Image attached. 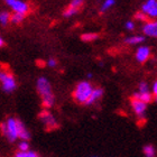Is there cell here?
Segmentation results:
<instances>
[{
  "label": "cell",
  "instance_id": "6da1fadb",
  "mask_svg": "<svg viewBox=\"0 0 157 157\" xmlns=\"http://www.w3.org/2000/svg\"><path fill=\"white\" fill-rule=\"evenodd\" d=\"M37 91H38L40 98H42V103L43 107L47 110V109L52 108L54 105V94H53L52 91V86H51V83L46 78L42 76L37 80Z\"/></svg>",
  "mask_w": 157,
  "mask_h": 157
},
{
  "label": "cell",
  "instance_id": "4fadbf2b",
  "mask_svg": "<svg viewBox=\"0 0 157 157\" xmlns=\"http://www.w3.org/2000/svg\"><path fill=\"white\" fill-rule=\"evenodd\" d=\"M131 98L136 99V100H139V101L144 102V103L147 105V103H149V102H151L153 100H154V95H153V93H151V92H148V93H139V92H135Z\"/></svg>",
  "mask_w": 157,
  "mask_h": 157
},
{
  "label": "cell",
  "instance_id": "30bf717a",
  "mask_svg": "<svg viewBox=\"0 0 157 157\" xmlns=\"http://www.w3.org/2000/svg\"><path fill=\"white\" fill-rule=\"evenodd\" d=\"M143 33L145 36L157 38V19L146 21L143 25Z\"/></svg>",
  "mask_w": 157,
  "mask_h": 157
},
{
  "label": "cell",
  "instance_id": "4316f807",
  "mask_svg": "<svg viewBox=\"0 0 157 157\" xmlns=\"http://www.w3.org/2000/svg\"><path fill=\"white\" fill-rule=\"evenodd\" d=\"M153 95H157V81H155L153 84Z\"/></svg>",
  "mask_w": 157,
  "mask_h": 157
},
{
  "label": "cell",
  "instance_id": "8992f818",
  "mask_svg": "<svg viewBox=\"0 0 157 157\" xmlns=\"http://www.w3.org/2000/svg\"><path fill=\"white\" fill-rule=\"evenodd\" d=\"M141 13H144L149 20L157 19V0H148L141 5Z\"/></svg>",
  "mask_w": 157,
  "mask_h": 157
},
{
  "label": "cell",
  "instance_id": "9a60e30c",
  "mask_svg": "<svg viewBox=\"0 0 157 157\" xmlns=\"http://www.w3.org/2000/svg\"><path fill=\"white\" fill-rule=\"evenodd\" d=\"M144 40L145 36H143V35H135V36L127 37L124 39V43L128 44V45H138V44H141Z\"/></svg>",
  "mask_w": 157,
  "mask_h": 157
},
{
  "label": "cell",
  "instance_id": "52a82bcc",
  "mask_svg": "<svg viewBox=\"0 0 157 157\" xmlns=\"http://www.w3.org/2000/svg\"><path fill=\"white\" fill-rule=\"evenodd\" d=\"M6 2L8 3V6L16 13H21V15L26 16L28 11H29V6L26 2H24V1H20V0H7Z\"/></svg>",
  "mask_w": 157,
  "mask_h": 157
},
{
  "label": "cell",
  "instance_id": "83f0119b",
  "mask_svg": "<svg viewBox=\"0 0 157 157\" xmlns=\"http://www.w3.org/2000/svg\"><path fill=\"white\" fill-rule=\"evenodd\" d=\"M2 45H3V39L1 38V37H0V47H1Z\"/></svg>",
  "mask_w": 157,
  "mask_h": 157
},
{
  "label": "cell",
  "instance_id": "d4e9b609",
  "mask_svg": "<svg viewBox=\"0 0 157 157\" xmlns=\"http://www.w3.org/2000/svg\"><path fill=\"white\" fill-rule=\"evenodd\" d=\"M124 27H126V29L127 30H134L135 23L132 21V20H128V21H126V24H124Z\"/></svg>",
  "mask_w": 157,
  "mask_h": 157
},
{
  "label": "cell",
  "instance_id": "2e32d148",
  "mask_svg": "<svg viewBox=\"0 0 157 157\" xmlns=\"http://www.w3.org/2000/svg\"><path fill=\"white\" fill-rule=\"evenodd\" d=\"M100 35L97 33H85L81 35V39L83 42H93L95 39H98Z\"/></svg>",
  "mask_w": 157,
  "mask_h": 157
},
{
  "label": "cell",
  "instance_id": "f546056e",
  "mask_svg": "<svg viewBox=\"0 0 157 157\" xmlns=\"http://www.w3.org/2000/svg\"><path fill=\"white\" fill-rule=\"evenodd\" d=\"M88 78H92V73H89V74H88Z\"/></svg>",
  "mask_w": 157,
  "mask_h": 157
},
{
  "label": "cell",
  "instance_id": "e0dca14e",
  "mask_svg": "<svg viewBox=\"0 0 157 157\" xmlns=\"http://www.w3.org/2000/svg\"><path fill=\"white\" fill-rule=\"evenodd\" d=\"M115 3H116V1H113V0H105V2L101 5V7H100V13H105V11L110 9L112 6H115Z\"/></svg>",
  "mask_w": 157,
  "mask_h": 157
},
{
  "label": "cell",
  "instance_id": "484cf974",
  "mask_svg": "<svg viewBox=\"0 0 157 157\" xmlns=\"http://www.w3.org/2000/svg\"><path fill=\"white\" fill-rule=\"evenodd\" d=\"M47 65H48L49 67H55V66L57 65V61H56L55 59H49L48 61H47Z\"/></svg>",
  "mask_w": 157,
  "mask_h": 157
},
{
  "label": "cell",
  "instance_id": "7c38bea8",
  "mask_svg": "<svg viewBox=\"0 0 157 157\" xmlns=\"http://www.w3.org/2000/svg\"><path fill=\"white\" fill-rule=\"evenodd\" d=\"M103 93H105V91H103V89L102 88H94L93 89V91H92L91 95H90V98H89V100L86 101L85 105H93V103H95L98 100H100V99L102 98Z\"/></svg>",
  "mask_w": 157,
  "mask_h": 157
},
{
  "label": "cell",
  "instance_id": "3957f363",
  "mask_svg": "<svg viewBox=\"0 0 157 157\" xmlns=\"http://www.w3.org/2000/svg\"><path fill=\"white\" fill-rule=\"evenodd\" d=\"M2 134L9 141H15L18 138V119L9 118L5 124H1Z\"/></svg>",
  "mask_w": 157,
  "mask_h": 157
},
{
  "label": "cell",
  "instance_id": "f1b7e54d",
  "mask_svg": "<svg viewBox=\"0 0 157 157\" xmlns=\"http://www.w3.org/2000/svg\"><path fill=\"white\" fill-rule=\"evenodd\" d=\"M154 101L157 102V95H154Z\"/></svg>",
  "mask_w": 157,
  "mask_h": 157
},
{
  "label": "cell",
  "instance_id": "d6986e66",
  "mask_svg": "<svg viewBox=\"0 0 157 157\" xmlns=\"http://www.w3.org/2000/svg\"><path fill=\"white\" fill-rule=\"evenodd\" d=\"M143 151H144V155L146 157H155V154H156L154 146H151V145H146Z\"/></svg>",
  "mask_w": 157,
  "mask_h": 157
},
{
  "label": "cell",
  "instance_id": "8fae6325",
  "mask_svg": "<svg viewBox=\"0 0 157 157\" xmlns=\"http://www.w3.org/2000/svg\"><path fill=\"white\" fill-rule=\"evenodd\" d=\"M151 48L148 46H139L136 51V59L139 63H145L151 56Z\"/></svg>",
  "mask_w": 157,
  "mask_h": 157
},
{
  "label": "cell",
  "instance_id": "7a4b0ae2",
  "mask_svg": "<svg viewBox=\"0 0 157 157\" xmlns=\"http://www.w3.org/2000/svg\"><path fill=\"white\" fill-rule=\"evenodd\" d=\"M93 86L90 82L88 81H82L80 82L75 86L74 91H73V98L78 103H82L85 105L86 101L89 100L90 95H91L92 91H93Z\"/></svg>",
  "mask_w": 157,
  "mask_h": 157
},
{
  "label": "cell",
  "instance_id": "44dd1931",
  "mask_svg": "<svg viewBox=\"0 0 157 157\" xmlns=\"http://www.w3.org/2000/svg\"><path fill=\"white\" fill-rule=\"evenodd\" d=\"M137 92H139V93H148L149 92V85L146 82H140Z\"/></svg>",
  "mask_w": 157,
  "mask_h": 157
},
{
  "label": "cell",
  "instance_id": "ac0fdd59",
  "mask_svg": "<svg viewBox=\"0 0 157 157\" xmlns=\"http://www.w3.org/2000/svg\"><path fill=\"white\" fill-rule=\"evenodd\" d=\"M24 19H25V15H21V13H13V15H10V21L13 24H20Z\"/></svg>",
  "mask_w": 157,
  "mask_h": 157
},
{
  "label": "cell",
  "instance_id": "cb8c5ba5",
  "mask_svg": "<svg viewBox=\"0 0 157 157\" xmlns=\"http://www.w3.org/2000/svg\"><path fill=\"white\" fill-rule=\"evenodd\" d=\"M15 157H38V155L34 151H26V153H23V151H18Z\"/></svg>",
  "mask_w": 157,
  "mask_h": 157
},
{
  "label": "cell",
  "instance_id": "7402d4cb",
  "mask_svg": "<svg viewBox=\"0 0 157 157\" xmlns=\"http://www.w3.org/2000/svg\"><path fill=\"white\" fill-rule=\"evenodd\" d=\"M135 19L136 20H139V21H144V24L146 23V21H148V18H147V16L145 15L144 13H141V11H137V13H135Z\"/></svg>",
  "mask_w": 157,
  "mask_h": 157
},
{
  "label": "cell",
  "instance_id": "5b68a950",
  "mask_svg": "<svg viewBox=\"0 0 157 157\" xmlns=\"http://www.w3.org/2000/svg\"><path fill=\"white\" fill-rule=\"evenodd\" d=\"M0 82L2 84V89L6 92H13L16 89V80L9 72L0 71Z\"/></svg>",
  "mask_w": 157,
  "mask_h": 157
},
{
  "label": "cell",
  "instance_id": "ba28073f",
  "mask_svg": "<svg viewBox=\"0 0 157 157\" xmlns=\"http://www.w3.org/2000/svg\"><path fill=\"white\" fill-rule=\"evenodd\" d=\"M82 6H83V1H82V0H73V1L70 2L69 6L64 9L63 16L66 17V18H70V17L74 16V15L80 13Z\"/></svg>",
  "mask_w": 157,
  "mask_h": 157
},
{
  "label": "cell",
  "instance_id": "277c9868",
  "mask_svg": "<svg viewBox=\"0 0 157 157\" xmlns=\"http://www.w3.org/2000/svg\"><path fill=\"white\" fill-rule=\"evenodd\" d=\"M38 117H39V119H40V121L44 124V126H45V128L47 130H55V129H57V128L59 127V122L56 121L55 117H54L48 110H46V109L43 110V111H40Z\"/></svg>",
  "mask_w": 157,
  "mask_h": 157
},
{
  "label": "cell",
  "instance_id": "603a6c76",
  "mask_svg": "<svg viewBox=\"0 0 157 157\" xmlns=\"http://www.w3.org/2000/svg\"><path fill=\"white\" fill-rule=\"evenodd\" d=\"M19 147V151H23V153H26V151H29V144L27 143L26 140H21L18 145Z\"/></svg>",
  "mask_w": 157,
  "mask_h": 157
},
{
  "label": "cell",
  "instance_id": "ffe728a7",
  "mask_svg": "<svg viewBox=\"0 0 157 157\" xmlns=\"http://www.w3.org/2000/svg\"><path fill=\"white\" fill-rule=\"evenodd\" d=\"M10 21V13L8 11H1L0 13V23L2 25H7Z\"/></svg>",
  "mask_w": 157,
  "mask_h": 157
},
{
  "label": "cell",
  "instance_id": "9c48e42d",
  "mask_svg": "<svg viewBox=\"0 0 157 157\" xmlns=\"http://www.w3.org/2000/svg\"><path fill=\"white\" fill-rule=\"evenodd\" d=\"M131 102V107L134 109L135 113L138 117L139 120H144L145 119V113H146V109H147V105L144 103V102L139 101V100H136V99H130Z\"/></svg>",
  "mask_w": 157,
  "mask_h": 157
},
{
  "label": "cell",
  "instance_id": "5bb4252c",
  "mask_svg": "<svg viewBox=\"0 0 157 157\" xmlns=\"http://www.w3.org/2000/svg\"><path fill=\"white\" fill-rule=\"evenodd\" d=\"M18 138H20L21 140H26V141L30 138L29 131L27 130L25 124L20 120H18Z\"/></svg>",
  "mask_w": 157,
  "mask_h": 157
}]
</instances>
